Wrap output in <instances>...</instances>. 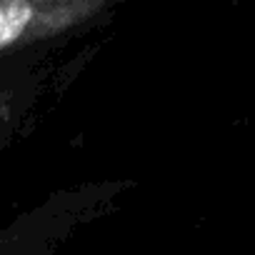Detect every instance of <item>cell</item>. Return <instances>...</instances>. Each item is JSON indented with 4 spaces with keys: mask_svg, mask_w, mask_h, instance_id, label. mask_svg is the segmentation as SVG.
Instances as JSON below:
<instances>
[{
    "mask_svg": "<svg viewBox=\"0 0 255 255\" xmlns=\"http://www.w3.org/2000/svg\"><path fill=\"white\" fill-rule=\"evenodd\" d=\"M138 188L133 178H100L50 190L0 228V255H58L83 228L115 213Z\"/></svg>",
    "mask_w": 255,
    "mask_h": 255,
    "instance_id": "6da1fadb",
    "label": "cell"
},
{
    "mask_svg": "<svg viewBox=\"0 0 255 255\" xmlns=\"http://www.w3.org/2000/svg\"><path fill=\"white\" fill-rule=\"evenodd\" d=\"M123 0H0V65L50 58L108 23Z\"/></svg>",
    "mask_w": 255,
    "mask_h": 255,
    "instance_id": "7a4b0ae2",
    "label": "cell"
},
{
    "mask_svg": "<svg viewBox=\"0 0 255 255\" xmlns=\"http://www.w3.org/2000/svg\"><path fill=\"white\" fill-rule=\"evenodd\" d=\"M48 83V58H25L0 65V153L30 123Z\"/></svg>",
    "mask_w": 255,
    "mask_h": 255,
    "instance_id": "3957f363",
    "label": "cell"
}]
</instances>
